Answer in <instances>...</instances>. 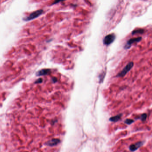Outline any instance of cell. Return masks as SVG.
<instances>
[{
	"instance_id": "cell-6",
	"label": "cell",
	"mask_w": 152,
	"mask_h": 152,
	"mask_svg": "<svg viewBox=\"0 0 152 152\" xmlns=\"http://www.w3.org/2000/svg\"><path fill=\"white\" fill-rule=\"evenodd\" d=\"M51 73V70L50 69H43L40 70L36 73L37 76H42L46 75L49 74Z\"/></svg>"
},
{
	"instance_id": "cell-13",
	"label": "cell",
	"mask_w": 152,
	"mask_h": 152,
	"mask_svg": "<svg viewBox=\"0 0 152 152\" xmlns=\"http://www.w3.org/2000/svg\"><path fill=\"white\" fill-rule=\"evenodd\" d=\"M65 1V0H55L54 2H53L52 5H54V4L59 3L60 2H62V1Z\"/></svg>"
},
{
	"instance_id": "cell-9",
	"label": "cell",
	"mask_w": 152,
	"mask_h": 152,
	"mask_svg": "<svg viewBox=\"0 0 152 152\" xmlns=\"http://www.w3.org/2000/svg\"><path fill=\"white\" fill-rule=\"evenodd\" d=\"M144 31L143 29H137L135 30H134L132 32V34H143L144 33Z\"/></svg>"
},
{
	"instance_id": "cell-12",
	"label": "cell",
	"mask_w": 152,
	"mask_h": 152,
	"mask_svg": "<svg viewBox=\"0 0 152 152\" xmlns=\"http://www.w3.org/2000/svg\"><path fill=\"white\" fill-rule=\"evenodd\" d=\"M43 81V80H42V78H39L38 79H37V80L35 82V83L36 84H38V83H41Z\"/></svg>"
},
{
	"instance_id": "cell-14",
	"label": "cell",
	"mask_w": 152,
	"mask_h": 152,
	"mask_svg": "<svg viewBox=\"0 0 152 152\" xmlns=\"http://www.w3.org/2000/svg\"><path fill=\"white\" fill-rule=\"evenodd\" d=\"M52 81H53L54 83H55V82L57 81V79L55 78V77H54V78H52Z\"/></svg>"
},
{
	"instance_id": "cell-2",
	"label": "cell",
	"mask_w": 152,
	"mask_h": 152,
	"mask_svg": "<svg viewBox=\"0 0 152 152\" xmlns=\"http://www.w3.org/2000/svg\"><path fill=\"white\" fill-rule=\"evenodd\" d=\"M134 65V63L133 62H130L126 66H125V67L123 69V70L120 72V73L118 74L117 77H123L128 72H129L132 68L133 67Z\"/></svg>"
},
{
	"instance_id": "cell-5",
	"label": "cell",
	"mask_w": 152,
	"mask_h": 152,
	"mask_svg": "<svg viewBox=\"0 0 152 152\" xmlns=\"http://www.w3.org/2000/svg\"><path fill=\"white\" fill-rule=\"evenodd\" d=\"M143 144V143L142 142L140 141L139 142L137 143L136 144H132L130 146V147H129L130 150L132 152H134L135 151L137 150L139 148L142 146Z\"/></svg>"
},
{
	"instance_id": "cell-7",
	"label": "cell",
	"mask_w": 152,
	"mask_h": 152,
	"mask_svg": "<svg viewBox=\"0 0 152 152\" xmlns=\"http://www.w3.org/2000/svg\"><path fill=\"white\" fill-rule=\"evenodd\" d=\"M60 142V140L59 139L54 138L49 141L47 144L49 146H56L57 145H58V143H59Z\"/></svg>"
},
{
	"instance_id": "cell-10",
	"label": "cell",
	"mask_w": 152,
	"mask_h": 152,
	"mask_svg": "<svg viewBox=\"0 0 152 152\" xmlns=\"http://www.w3.org/2000/svg\"><path fill=\"white\" fill-rule=\"evenodd\" d=\"M134 122V120L128 119H126V120H125V123L127 124V125H130V124H131L133 123Z\"/></svg>"
},
{
	"instance_id": "cell-11",
	"label": "cell",
	"mask_w": 152,
	"mask_h": 152,
	"mask_svg": "<svg viewBox=\"0 0 152 152\" xmlns=\"http://www.w3.org/2000/svg\"><path fill=\"white\" fill-rule=\"evenodd\" d=\"M146 118H147V114H143L141 115V117H140V119L142 121H145L146 119Z\"/></svg>"
},
{
	"instance_id": "cell-4",
	"label": "cell",
	"mask_w": 152,
	"mask_h": 152,
	"mask_svg": "<svg viewBox=\"0 0 152 152\" xmlns=\"http://www.w3.org/2000/svg\"><path fill=\"white\" fill-rule=\"evenodd\" d=\"M141 39H142V38L141 37L130 39L127 42V43L126 44L125 46V49H129L133 44L137 43V42L141 41Z\"/></svg>"
},
{
	"instance_id": "cell-1",
	"label": "cell",
	"mask_w": 152,
	"mask_h": 152,
	"mask_svg": "<svg viewBox=\"0 0 152 152\" xmlns=\"http://www.w3.org/2000/svg\"><path fill=\"white\" fill-rule=\"evenodd\" d=\"M43 13V10H39L31 13L30 14L24 18V21H29L38 17Z\"/></svg>"
},
{
	"instance_id": "cell-8",
	"label": "cell",
	"mask_w": 152,
	"mask_h": 152,
	"mask_svg": "<svg viewBox=\"0 0 152 152\" xmlns=\"http://www.w3.org/2000/svg\"><path fill=\"white\" fill-rule=\"evenodd\" d=\"M122 114H120L114 116V117H111L109 119V120L111 122H117L119 120L121 119V118L122 117Z\"/></svg>"
},
{
	"instance_id": "cell-3",
	"label": "cell",
	"mask_w": 152,
	"mask_h": 152,
	"mask_svg": "<svg viewBox=\"0 0 152 152\" xmlns=\"http://www.w3.org/2000/svg\"><path fill=\"white\" fill-rule=\"evenodd\" d=\"M115 38V35L114 34H109L105 37L103 40V43L106 45H109L114 42Z\"/></svg>"
}]
</instances>
